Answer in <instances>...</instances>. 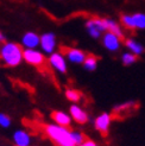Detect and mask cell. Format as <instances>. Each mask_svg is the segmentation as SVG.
<instances>
[{"label":"cell","mask_w":145,"mask_h":146,"mask_svg":"<svg viewBox=\"0 0 145 146\" xmlns=\"http://www.w3.org/2000/svg\"><path fill=\"white\" fill-rule=\"evenodd\" d=\"M39 42H41V37L35 32H26L23 36V39H21V43H23V45L26 49H35L39 44Z\"/></svg>","instance_id":"cell-14"},{"label":"cell","mask_w":145,"mask_h":146,"mask_svg":"<svg viewBox=\"0 0 145 146\" xmlns=\"http://www.w3.org/2000/svg\"><path fill=\"white\" fill-rule=\"evenodd\" d=\"M23 49L17 43L6 42L0 46V60L5 65L14 68L23 61Z\"/></svg>","instance_id":"cell-2"},{"label":"cell","mask_w":145,"mask_h":146,"mask_svg":"<svg viewBox=\"0 0 145 146\" xmlns=\"http://www.w3.org/2000/svg\"><path fill=\"white\" fill-rule=\"evenodd\" d=\"M12 144L14 146H31L32 145V137L25 129H16L11 137Z\"/></svg>","instance_id":"cell-6"},{"label":"cell","mask_w":145,"mask_h":146,"mask_svg":"<svg viewBox=\"0 0 145 146\" xmlns=\"http://www.w3.org/2000/svg\"><path fill=\"white\" fill-rule=\"evenodd\" d=\"M133 20H134V25H136V30L139 29V30H143L145 29V14L143 13H134L132 14Z\"/></svg>","instance_id":"cell-21"},{"label":"cell","mask_w":145,"mask_h":146,"mask_svg":"<svg viewBox=\"0 0 145 146\" xmlns=\"http://www.w3.org/2000/svg\"><path fill=\"white\" fill-rule=\"evenodd\" d=\"M0 42H5V36L0 32Z\"/></svg>","instance_id":"cell-25"},{"label":"cell","mask_w":145,"mask_h":146,"mask_svg":"<svg viewBox=\"0 0 145 146\" xmlns=\"http://www.w3.org/2000/svg\"><path fill=\"white\" fill-rule=\"evenodd\" d=\"M78 146H99V144L96 141L92 140V139H86L81 145H78Z\"/></svg>","instance_id":"cell-24"},{"label":"cell","mask_w":145,"mask_h":146,"mask_svg":"<svg viewBox=\"0 0 145 146\" xmlns=\"http://www.w3.org/2000/svg\"><path fill=\"white\" fill-rule=\"evenodd\" d=\"M104 23H105V29H106V32H112L115 36H118L120 39H125V36L124 32H122L121 27L119 26V24L117 21H114L113 19H104Z\"/></svg>","instance_id":"cell-13"},{"label":"cell","mask_w":145,"mask_h":146,"mask_svg":"<svg viewBox=\"0 0 145 146\" xmlns=\"http://www.w3.org/2000/svg\"><path fill=\"white\" fill-rule=\"evenodd\" d=\"M66 98H67L69 101H71V102H74V104H76V102H78L80 100H81V98H82V93L80 92V90H77V89H72V88H70V89H67V90H66Z\"/></svg>","instance_id":"cell-19"},{"label":"cell","mask_w":145,"mask_h":146,"mask_svg":"<svg viewBox=\"0 0 145 146\" xmlns=\"http://www.w3.org/2000/svg\"><path fill=\"white\" fill-rule=\"evenodd\" d=\"M49 63L51 64L57 71L62 72V74H66L67 72V63H66L64 56L62 54H59V52L51 54V56L49 57Z\"/></svg>","instance_id":"cell-10"},{"label":"cell","mask_w":145,"mask_h":146,"mask_svg":"<svg viewBox=\"0 0 145 146\" xmlns=\"http://www.w3.org/2000/svg\"><path fill=\"white\" fill-rule=\"evenodd\" d=\"M69 113H70L71 119L74 120L76 123H78V125H84V123H87V122L89 121L88 113H87L82 107H80V106L76 105V104H74V105L70 106Z\"/></svg>","instance_id":"cell-7"},{"label":"cell","mask_w":145,"mask_h":146,"mask_svg":"<svg viewBox=\"0 0 145 146\" xmlns=\"http://www.w3.org/2000/svg\"><path fill=\"white\" fill-rule=\"evenodd\" d=\"M138 108V104L136 101H127L124 102L121 105H118L113 108V113L114 114H122V113H130L133 112L134 109Z\"/></svg>","instance_id":"cell-15"},{"label":"cell","mask_w":145,"mask_h":146,"mask_svg":"<svg viewBox=\"0 0 145 146\" xmlns=\"http://www.w3.org/2000/svg\"><path fill=\"white\" fill-rule=\"evenodd\" d=\"M44 133L56 146H76L71 139V133L68 127H63L56 123H45Z\"/></svg>","instance_id":"cell-1"},{"label":"cell","mask_w":145,"mask_h":146,"mask_svg":"<svg viewBox=\"0 0 145 146\" xmlns=\"http://www.w3.org/2000/svg\"><path fill=\"white\" fill-rule=\"evenodd\" d=\"M51 119L56 125L68 127V128L70 127L71 121H72L70 114H67L66 112H62V111H54L51 113Z\"/></svg>","instance_id":"cell-11"},{"label":"cell","mask_w":145,"mask_h":146,"mask_svg":"<svg viewBox=\"0 0 145 146\" xmlns=\"http://www.w3.org/2000/svg\"><path fill=\"white\" fill-rule=\"evenodd\" d=\"M137 55L136 54H131V52H126L121 56V61H122V64L124 65H131L133 63L137 62Z\"/></svg>","instance_id":"cell-22"},{"label":"cell","mask_w":145,"mask_h":146,"mask_svg":"<svg viewBox=\"0 0 145 146\" xmlns=\"http://www.w3.org/2000/svg\"><path fill=\"white\" fill-rule=\"evenodd\" d=\"M12 125V120L10 115L5 113H0V127L1 128H10Z\"/></svg>","instance_id":"cell-23"},{"label":"cell","mask_w":145,"mask_h":146,"mask_svg":"<svg viewBox=\"0 0 145 146\" xmlns=\"http://www.w3.org/2000/svg\"><path fill=\"white\" fill-rule=\"evenodd\" d=\"M23 60L35 67H41L45 62V57L41 51L35 49H25L23 51Z\"/></svg>","instance_id":"cell-4"},{"label":"cell","mask_w":145,"mask_h":146,"mask_svg":"<svg viewBox=\"0 0 145 146\" xmlns=\"http://www.w3.org/2000/svg\"><path fill=\"white\" fill-rule=\"evenodd\" d=\"M70 133H71V139H72V141H74V144H75L76 146L81 145V144L87 139L86 135L81 132V131L72 129V131H70Z\"/></svg>","instance_id":"cell-20"},{"label":"cell","mask_w":145,"mask_h":146,"mask_svg":"<svg viewBox=\"0 0 145 146\" xmlns=\"http://www.w3.org/2000/svg\"><path fill=\"white\" fill-rule=\"evenodd\" d=\"M96 65H98V57L94 56V55H88L86 57V60L83 62V67L86 70H89L93 71L96 69Z\"/></svg>","instance_id":"cell-18"},{"label":"cell","mask_w":145,"mask_h":146,"mask_svg":"<svg viewBox=\"0 0 145 146\" xmlns=\"http://www.w3.org/2000/svg\"><path fill=\"white\" fill-rule=\"evenodd\" d=\"M125 45L127 46V49H130V50H131L133 54H136L137 56L142 55V54L144 52V46L140 44V43L136 42V40L132 39V38L125 39Z\"/></svg>","instance_id":"cell-16"},{"label":"cell","mask_w":145,"mask_h":146,"mask_svg":"<svg viewBox=\"0 0 145 146\" xmlns=\"http://www.w3.org/2000/svg\"><path fill=\"white\" fill-rule=\"evenodd\" d=\"M104 46L110 51H117L120 48V38L112 32H106L102 37Z\"/></svg>","instance_id":"cell-12"},{"label":"cell","mask_w":145,"mask_h":146,"mask_svg":"<svg viewBox=\"0 0 145 146\" xmlns=\"http://www.w3.org/2000/svg\"><path fill=\"white\" fill-rule=\"evenodd\" d=\"M63 54L67 56V58L70 62L76 63V64L83 63L87 57L84 51L80 49H75V48H63Z\"/></svg>","instance_id":"cell-8"},{"label":"cell","mask_w":145,"mask_h":146,"mask_svg":"<svg viewBox=\"0 0 145 146\" xmlns=\"http://www.w3.org/2000/svg\"><path fill=\"white\" fill-rule=\"evenodd\" d=\"M120 20H121V24L124 25L127 30H130V31L136 30V25H134V20H133L132 14H121Z\"/></svg>","instance_id":"cell-17"},{"label":"cell","mask_w":145,"mask_h":146,"mask_svg":"<svg viewBox=\"0 0 145 146\" xmlns=\"http://www.w3.org/2000/svg\"><path fill=\"white\" fill-rule=\"evenodd\" d=\"M11 146H14V145H11Z\"/></svg>","instance_id":"cell-26"},{"label":"cell","mask_w":145,"mask_h":146,"mask_svg":"<svg viewBox=\"0 0 145 146\" xmlns=\"http://www.w3.org/2000/svg\"><path fill=\"white\" fill-rule=\"evenodd\" d=\"M39 44L47 54H53V51L55 50V46H56V36L51 32H47L44 35H42Z\"/></svg>","instance_id":"cell-9"},{"label":"cell","mask_w":145,"mask_h":146,"mask_svg":"<svg viewBox=\"0 0 145 146\" xmlns=\"http://www.w3.org/2000/svg\"><path fill=\"white\" fill-rule=\"evenodd\" d=\"M112 114L110 113H101L100 115H98L95 120H94V127L101 135H108L110 132V127H111V122H112Z\"/></svg>","instance_id":"cell-3"},{"label":"cell","mask_w":145,"mask_h":146,"mask_svg":"<svg viewBox=\"0 0 145 146\" xmlns=\"http://www.w3.org/2000/svg\"><path fill=\"white\" fill-rule=\"evenodd\" d=\"M86 27H87L88 33L93 38H99L101 36V32L106 31L104 18H92L89 20H87Z\"/></svg>","instance_id":"cell-5"}]
</instances>
